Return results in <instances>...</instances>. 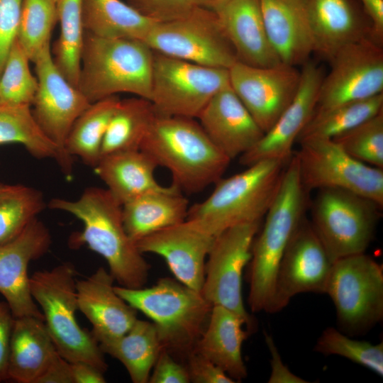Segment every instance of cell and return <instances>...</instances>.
Wrapping results in <instances>:
<instances>
[{
  "instance_id": "e0dca14e",
  "label": "cell",
  "mask_w": 383,
  "mask_h": 383,
  "mask_svg": "<svg viewBox=\"0 0 383 383\" xmlns=\"http://www.w3.org/2000/svg\"><path fill=\"white\" fill-rule=\"evenodd\" d=\"M33 62L38 87L31 104L33 115L47 137L65 150L74 121L91 103L60 72L52 59L50 43Z\"/></svg>"
},
{
  "instance_id": "d6a6232c",
  "label": "cell",
  "mask_w": 383,
  "mask_h": 383,
  "mask_svg": "<svg viewBox=\"0 0 383 383\" xmlns=\"http://www.w3.org/2000/svg\"><path fill=\"white\" fill-rule=\"evenodd\" d=\"M151 101L143 97L121 100L106 128L101 156L140 150L156 117Z\"/></svg>"
},
{
  "instance_id": "7bdbcfd3",
  "label": "cell",
  "mask_w": 383,
  "mask_h": 383,
  "mask_svg": "<svg viewBox=\"0 0 383 383\" xmlns=\"http://www.w3.org/2000/svg\"><path fill=\"white\" fill-rule=\"evenodd\" d=\"M23 0H0V75L16 38Z\"/></svg>"
},
{
  "instance_id": "603a6c76",
  "label": "cell",
  "mask_w": 383,
  "mask_h": 383,
  "mask_svg": "<svg viewBox=\"0 0 383 383\" xmlns=\"http://www.w3.org/2000/svg\"><path fill=\"white\" fill-rule=\"evenodd\" d=\"M216 13L238 62L261 67L282 63L270 42L260 0H230Z\"/></svg>"
},
{
  "instance_id": "7402d4cb",
  "label": "cell",
  "mask_w": 383,
  "mask_h": 383,
  "mask_svg": "<svg viewBox=\"0 0 383 383\" xmlns=\"http://www.w3.org/2000/svg\"><path fill=\"white\" fill-rule=\"evenodd\" d=\"M197 118L210 140L231 160L248 152L265 133L231 85L214 94Z\"/></svg>"
},
{
  "instance_id": "8992f818",
  "label": "cell",
  "mask_w": 383,
  "mask_h": 383,
  "mask_svg": "<svg viewBox=\"0 0 383 383\" xmlns=\"http://www.w3.org/2000/svg\"><path fill=\"white\" fill-rule=\"evenodd\" d=\"M287 163L262 160L221 178L206 199L189 206L187 218L215 237L234 226L261 221L278 192Z\"/></svg>"
},
{
  "instance_id": "d590c367",
  "label": "cell",
  "mask_w": 383,
  "mask_h": 383,
  "mask_svg": "<svg viewBox=\"0 0 383 383\" xmlns=\"http://www.w3.org/2000/svg\"><path fill=\"white\" fill-rule=\"evenodd\" d=\"M383 110V94L314 112L298 138L333 139Z\"/></svg>"
},
{
  "instance_id": "1f68e13d",
  "label": "cell",
  "mask_w": 383,
  "mask_h": 383,
  "mask_svg": "<svg viewBox=\"0 0 383 383\" xmlns=\"http://www.w3.org/2000/svg\"><path fill=\"white\" fill-rule=\"evenodd\" d=\"M101 351L118 360L125 367L133 383H147L163 349L152 322L137 319L123 335L99 344Z\"/></svg>"
},
{
  "instance_id": "5bb4252c",
  "label": "cell",
  "mask_w": 383,
  "mask_h": 383,
  "mask_svg": "<svg viewBox=\"0 0 383 383\" xmlns=\"http://www.w3.org/2000/svg\"><path fill=\"white\" fill-rule=\"evenodd\" d=\"M329 61L314 112L383 94V50L370 38L346 45Z\"/></svg>"
},
{
  "instance_id": "9a60e30c",
  "label": "cell",
  "mask_w": 383,
  "mask_h": 383,
  "mask_svg": "<svg viewBox=\"0 0 383 383\" xmlns=\"http://www.w3.org/2000/svg\"><path fill=\"white\" fill-rule=\"evenodd\" d=\"M333 262L304 216L279 263L267 313L282 311L300 293L325 294Z\"/></svg>"
},
{
  "instance_id": "f1b7e54d",
  "label": "cell",
  "mask_w": 383,
  "mask_h": 383,
  "mask_svg": "<svg viewBox=\"0 0 383 383\" xmlns=\"http://www.w3.org/2000/svg\"><path fill=\"white\" fill-rule=\"evenodd\" d=\"M157 167L148 155L136 150L104 155L94 169L106 189L123 205L145 193L165 187L155 177Z\"/></svg>"
},
{
  "instance_id": "ee69618b",
  "label": "cell",
  "mask_w": 383,
  "mask_h": 383,
  "mask_svg": "<svg viewBox=\"0 0 383 383\" xmlns=\"http://www.w3.org/2000/svg\"><path fill=\"white\" fill-rule=\"evenodd\" d=\"M186 360L185 365L188 370L190 382H235L223 370L196 351L192 352Z\"/></svg>"
},
{
  "instance_id": "4fadbf2b",
  "label": "cell",
  "mask_w": 383,
  "mask_h": 383,
  "mask_svg": "<svg viewBox=\"0 0 383 383\" xmlns=\"http://www.w3.org/2000/svg\"><path fill=\"white\" fill-rule=\"evenodd\" d=\"M260 223L234 226L215 238L206 258L201 291L212 306H221L240 316L250 333L256 330L257 323L243 304L242 275L250 260L252 243Z\"/></svg>"
},
{
  "instance_id": "cb8c5ba5",
  "label": "cell",
  "mask_w": 383,
  "mask_h": 383,
  "mask_svg": "<svg viewBox=\"0 0 383 383\" xmlns=\"http://www.w3.org/2000/svg\"><path fill=\"white\" fill-rule=\"evenodd\" d=\"M265 29L282 63L295 67L313 52L307 0H260Z\"/></svg>"
},
{
  "instance_id": "8fae6325",
  "label": "cell",
  "mask_w": 383,
  "mask_h": 383,
  "mask_svg": "<svg viewBox=\"0 0 383 383\" xmlns=\"http://www.w3.org/2000/svg\"><path fill=\"white\" fill-rule=\"evenodd\" d=\"M143 41L155 52L202 66L229 69L238 61L216 13L201 6L156 22Z\"/></svg>"
},
{
  "instance_id": "52a82bcc",
  "label": "cell",
  "mask_w": 383,
  "mask_h": 383,
  "mask_svg": "<svg viewBox=\"0 0 383 383\" xmlns=\"http://www.w3.org/2000/svg\"><path fill=\"white\" fill-rule=\"evenodd\" d=\"M76 282L74 267L65 262L35 272L30 292L59 354L71 363L87 362L104 373L108 365L99 343L77 320Z\"/></svg>"
},
{
  "instance_id": "d4e9b609",
  "label": "cell",
  "mask_w": 383,
  "mask_h": 383,
  "mask_svg": "<svg viewBox=\"0 0 383 383\" xmlns=\"http://www.w3.org/2000/svg\"><path fill=\"white\" fill-rule=\"evenodd\" d=\"M313 52L330 60L343 47L370 38V24L352 0H307Z\"/></svg>"
},
{
  "instance_id": "ac0fdd59",
  "label": "cell",
  "mask_w": 383,
  "mask_h": 383,
  "mask_svg": "<svg viewBox=\"0 0 383 383\" xmlns=\"http://www.w3.org/2000/svg\"><path fill=\"white\" fill-rule=\"evenodd\" d=\"M323 77L321 68L315 63L304 64L292 101L260 140L239 157L242 165L248 167L262 160L285 163L290 160L294 145L315 111Z\"/></svg>"
},
{
  "instance_id": "f907efd6",
  "label": "cell",
  "mask_w": 383,
  "mask_h": 383,
  "mask_svg": "<svg viewBox=\"0 0 383 383\" xmlns=\"http://www.w3.org/2000/svg\"><path fill=\"white\" fill-rule=\"evenodd\" d=\"M74 383H104V373L84 362L71 363Z\"/></svg>"
},
{
  "instance_id": "f5cc1de1",
  "label": "cell",
  "mask_w": 383,
  "mask_h": 383,
  "mask_svg": "<svg viewBox=\"0 0 383 383\" xmlns=\"http://www.w3.org/2000/svg\"><path fill=\"white\" fill-rule=\"evenodd\" d=\"M15 185L16 184L10 185L0 183V196L11 192L14 188Z\"/></svg>"
},
{
  "instance_id": "7dc6e473",
  "label": "cell",
  "mask_w": 383,
  "mask_h": 383,
  "mask_svg": "<svg viewBox=\"0 0 383 383\" xmlns=\"http://www.w3.org/2000/svg\"><path fill=\"white\" fill-rule=\"evenodd\" d=\"M265 343L271 355V373L269 383H306L305 379L292 373L284 365L278 349L271 335L265 333Z\"/></svg>"
},
{
  "instance_id": "7c38bea8",
  "label": "cell",
  "mask_w": 383,
  "mask_h": 383,
  "mask_svg": "<svg viewBox=\"0 0 383 383\" xmlns=\"http://www.w3.org/2000/svg\"><path fill=\"white\" fill-rule=\"evenodd\" d=\"M299 143L300 149L294 155L307 192L338 189L383 206V169L355 159L332 139L307 138Z\"/></svg>"
},
{
  "instance_id": "4dcf8cb0",
  "label": "cell",
  "mask_w": 383,
  "mask_h": 383,
  "mask_svg": "<svg viewBox=\"0 0 383 383\" xmlns=\"http://www.w3.org/2000/svg\"><path fill=\"white\" fill-rule=\"evenodd\" d=\"M84 30L109 38L144 40L156 21L121 0H82Z\"/></svg>"
},
{
  "instance_id": "9c48e42d",
  "label": "cell",
  "mask_w": 383,
  "mask_h": 383,
  "mask_svg": "<svg viewBox=\"0 0 383 383\" xmlns=\"http://www.w3.org/2000/svg\"><path fill=\"white\" fill-rule=\"evenodd\" d=\"M325 294L345 333H362L383 319V269L365 252L333 263Z\"/></svg>"
},
{
  "instance_id": "60d3db41",
  "label": "cell",
  "mask_w": 383,
  "mask_h": 383,
  "mask_svg": "<svg viewBox=\"0 0 383 383\" xmlns=\"http://www.w3.org/2000/svg\"><path fill=\"white\" fill-rule=\"evenodd\" d=\"M332 140L355 159L383 169V110Z\"/></svg>"
},
{
  "instance_id": "74e56055",
  "label": "cell",
  "mask_w": 383,
  "mask_h": 383,
  "mask_svg": "<svg viewBox=\"0 0 383 383\" xmlns=\"http://www.w3.org/2000/svg\"><path fill=\"white\" fill-rule=\"evenodd\" d=\"M57 21L55 0H23L16 39L30 61L50 43Z\"/></svg>"
},
{
  "instance_id": "4316f807",
  "label": "cell",
  "mask_w": 383,
  "mask_h": 383,
  "mask_svg": "<svg viewBox=\"0 0 383 383\" xmlns=\"http://www.w3.org/2000/svg\"><path fill=\"white\" fill-rule=\"evenodd\" d=\"M59 354L43 318H15L8 360V380L35 383Z\"/></svg>"
},
{
  "instance_id": "3957f363",
  "label": "cell",
  "mask_w": 383,
  "mask_h": 383,
  "mask_svg": "<svg viewBox=\"0 0 383 383\" xmlns=\"http://www.w3.org/2000/svg\"><path fill=\"white\" fill-rule=\"evenodd\" d=\"M306 193L297 160L292 155L285 167L278 192L265 214L262 230L252 243L248 277V302L252 312L267 311L279 263L305 216Z\"/></svg>"
},
{
  "instance_id": "681fc988",
  "label": "cell",
  "mask_w": 383,
  "mask_h": 383,
  "mask_svg": "<svg viewBox=\"0 0 383 383\" xmlns=\"http://www.w3.org/2000/svg\"><path fill=\"white\" fill-rule=\"evenodd\" d=\"M370 23V38L382 45L383 42V0H360Z\"/></svg>"
},
{
  "instance_id": "b9f144b4",
  "label": "cell",
  "mask_w": 383,
  "mask_h": 383,
  "mask_svg": "<svg viewBox=\"0 0 383 383\" xmlns=\"http://www.w3.org/2000/svg\"><path fill=\"white\" fill-rule=\"evenodd\" d=\"M144 16L156 22L184 17L200 6L198 0H126Z\"/></svg>"
},
{
  "instance_id": "6da1fadb",
  "label": "cell",
  "mask_w": 383,
  "mask_h": 383,
  "mask_svg": "<svg viewBox=\"0 0 383 383\" xmlns=\"http://www.w3.org/2000/svg\"><path fill=\"white\" fill-rule=\"evenodd\" d=\"M48 206L72 214L82 223L83 229L74 243L85 244L101 255L118 285L144 287L150 265L126 231L122 205L106 189L89 187L76 200L53 198Z\"/></svg>"
},
{
  "instance_id": "c3c4849f",
  "label": "cell",
  "mask_w": 383,
  "mask_h": 383,
  "mask_svg": "<svg viewBox=\"0 0 383 383\" xmlns=\"http://www.w3.org/2000/svg\"><path fill=\"white\" fill-rule=\"evenodd\" d=\"M35 383H74L71 362L58 354Z\"/></svg>"
},
{
  "instance_id": "db71d44e",
  "label": "cell",
  "mask_w": 383,
  "mask_h": 383,
  "mask_svg": "<svg viewBox=\"0 0 383 383\" xmlns=\"http://www.w3.org/2000/svg\"><path fill=\"white\" fill-rule=\"evenodd\" d=\"M55 1L57 2V0H55Z\"/></svg>"
},
{
  "instance_id": "e575fe53",
  "label": "cell",
  "mask_w": 383,
  "mask_h": 383,
  "mask_svg": "<svg viewBox=\"0 0 383 383\" xmlns=\"http://www.w3.org/2000/svg\"><path fill=\"white\" fill-rule=\"evenodd\" d=\"M56 3L60 33L53 45L52 59L63 77L77 88L84 33L82 0H57Z\"/></svg>"
},
{
  "instance_id": "2e32d148",
  "label": "cell",
  "mask_w": 383,
  "mask_h": 383,
  "mask_svg": "<svg viewBox=\"0 0 383 383\" xmlns=\"http://www.w3.org/2000/svg\"><path fill=\"white\" fill-rule=\"evenodd\" d=\"M228 72L231 88L264 133L292 101L300 80V72L283 63L261 67L237 61Z\"/></svg>"
},
{
  "instance_id": "8d00e7d4",
  "label": "cell",
  "mask_w": 383,
  "mask_h": 383,
  "mask_svg": "<svg viewBox=\"0 0 383 383\" xmlns=\"http://www.w3.org/2000/svg\"><path fill=\"white\" fill-rule=\"evenodd\" d=\"M45 207L40 191L21 184L0 196V245L19 235Z\"/></svg>"
},
{
  "instance_id": "836d02e7",
  "label": "cell",
  "mask_w": 383,
  "mask_h": 383,
  "mask_svg": "<svg viewBox=\"0 0 383 383\" xmlns=\"http://www.w3.org/2000/svg\"><path fill=\"white\" fill-rule=\"evenodd\" d=\"M120 99L111 96L94 103L74 121L65 143V150L86 165L94 167L101 156V145L109 123Z\"/></svg>"
},
{
  "instance_id": "30bf717a",
  "label": "cell",
  "mask_w": 383,
  "mask_h": 383,
  "mask_svg": "<svg viewBox=\"0 0 383 383\" xmlns=\"http://www.w3.org/2000/svg\"><path fill=\"white\" fill-rule=\"evenodd\" d=\"M228 86V69L202 66L154 51L150 101L157 116L197 118L214 94Z\"/></svg>"
},
{
  "instance_id": "f35d334b",
  "label": "cell",
  "mask_w": 383,
  "mask_h": 383,
  "mask_svg": "<svg viewBox=\"0 0 383 383\" xmlns=\"http://www.w3.org/2000/svg\"><path fill=\"white\" fill-rule=\"evenodd\" d=\"M30 59L16 38L0 75V104H32L38 87Z\"/></svg>"
},
{
  "instance_id": "7a4b0ae2",
  "label": "cell",
  "mask_w": 383,
  "mask_h": 383,
  "mask_svg": "<svg viewBox=\"0 0 383 383\" xmlns=\"http://www.w3.org/2000/svg\"><path fill=\"white\" fill-rule=\"evenodd\" d=\"M140 150L169 170L172 184L197 193L221 178L231 161L194 118L156 116Z\"/></svg>"
},
{
  "instance_id": "ffe728a7",
  "label": "cell",
  "mask_w": 383,
  "mask_h": 383,
  "mask_svg": "<svg viewBox=\"0 0 383 383\" xmlns=\"http://www.w3.org/2000/svg\"><path fill=\"white\" fill-rule=\"evenodd\" d=\"M50 245V231L38 218L16 238L0 245V294L15 318H43L30 292L28 268L31 261L48 251Z\"/></svg>"
},
{
  "instance_id": "ab89813d",
  "label": "cell",
  "mask_w": 383,
  "mask_h": 383,
  "mask_svg": "<svg viewBox=\"0 0 383 383\" xmlns=\"http://www.w3.org/2000/svg\"><path fill=\"white\" fill-rule=\"evenodd\" d=\"M314 350L324 355H339L383 376V342L373 345L354 340L328 327L318 337Z\"/></svg>"
},
{
  "instance_id": "ba28073f",
  "label": "cell",
  "mask_w": 383,
  "mask_h": 383,
  "mask_svg": "<svg viewBox=\"0 0 383 383\" xmlns=\"http://www.w3.org/2000/svg\"><path fill=\"white\" fill-rule=\"evenodd\" d=\"M382 208L350 192L318 189L310 223L333 263L365 252L374 238Z\"/></svg>"
},
{
  "instance_id": "816d5d0a",
  "label": "cell",
  "mask_w": 383,
  "mask_h": 383,
  "mask_svg": "<svg viewBox=\"0 0 383 383\" xmlns=\"http://www.w3.org/2000/svg\"><path fill=\"white\" fill-rule=\"evenodd\" d=\"M230 0H198L199 5L201 7L216 12Z\"/></svg>"
},
{
  "instance_id": "f6af8a7d",
  "label": "cell",
  "mask_w": 383,
  "mask_h": 383,
  "mask_svg": "<svg viewBox=\"0 0 383 383\" xmlns=\"http://www.w3.org/2000/svg\"><path fill=\"white\" fill-rule=\"evenodd\" d=\"M148 382L189 383L190 379L186 365L178 362L163 348L152 367Z\"/></svg>"
},
{
  "instance_id": "d6986e66",
  "label": "cell",
  "mask_w": 383,
  "mask_h": 383,
  "mask_svg": "<svg viewBox=\"0 0 383 383\" xmlns=\"http://www.w3.org/2000/svg\"><path fill=\"white\" fill-rule=\"evenodd\" d=\"M216 238L197 221L187 218L141 239L136 245L143 254L162 257L176 279L201 292L206 258Z\"/></svg>"
},
{
  "instance_id": "bcb514c9",
  "label": "cell",
  "mask_w": 383,
  "mask_h": 383,
  "mask_svg": "<svg viewBox=\"0 0 383 383\" xmlns=\"http://www.w3.org/2000/svg\"><path fill=\"white\" fill-rule=\"evenodd\" d=\"M15 318L8 304L0 300V382L8 380V360Z\"/></svg>"
},
{
  "instance_id": "277c9868",
  "label": "cell",
  "mask_w": 383,
  "mask_h": 383,
  "mask_svg": "<svg viewBox=\"0 0 383 383\" xmlns=\"http://www.w3.org/2000/svg\"><path fill=\"white\" fill-rule=\"evenodd\" d=\"M153 54L143 40L84 30L77 89L90 103L121 92L150 100Z\"/></svg>"
},
{
  "instance_id": "484cf974",
  "label": "cell",
  "mask_w": 383,
  "mask_h": 383,
  "mask_svg": "<svg viewBox=\"0 0 383 383\" xmlns=\"http://www.w3.org/2000/svg\"><path fill=\"white\" fill-rule=\"evenodd\" d=\"M250 334L240 316L223 306H213L194 350L220 367L235 382H240L248 376L242 345Z\"/></svg>"
},
{
  "instance_id": "83f0119b",
  "label": "cell",
  "mask_w": 383,
  "mask_h": 383,
  "mask_svg": "<svg viewBox=\"0 0 383 383\" xmlns=\"http://www.w3.org/2000/svg\"><path fill=\"white\" fill-rule=\"evenodd\" d=\"M189 201L174 184L145 193L122 205L126 231L136 243L187 218Z\"/></svg>"
},
{
  "instance_id": "5b68a950",
  "label": "cell",
  "mask_w": 383,
  "mask_h": 383,
  "mask_svg": "<svg viewBox=\"0 0 383 383\" xmlns=\"http://www.w3.org/2000/svg\"><path fill=\"white\" fill-rule=\"evenodd\" d=\"M128 304L151 319L163 348L183 357L194 351L212 309L200 292L162 277L150 287L114 286Z\"/></svg>"
},
{
  "instance_id": "44dd1931",
  "label": "cell",
  "mask_w": 383,
  "mask_h": 383,
  "mask_svg": "<svg viewBox=\"0 0 383 383\" xmlns=\"http://www.w3.org/2000/svg\"><path fill=\"white\" fill-rule=\"evenodd\" d=\"M115 279L104 267L76 282L78 309L91 325L99 344L123 335L138 319L137 310L115 291Z\"/></svg>"
},
{
  "instance_id": "f546056e",
  "label": "cell",
  "mask_w": 383,
  "mask_h": 383,
  "mask_svg": "<svg viewBox=\"0 0 383 383\" xmlns=\"http://www.w3.org/2000/svg\"><path fill=\"white\" fill-rule=\"evenodd\" d=\"M6 143H19L37 159L55 161L65 176L72 174V157L43 133L30 105L0 104V145Z\"/></svg>"
}]
</instances>
